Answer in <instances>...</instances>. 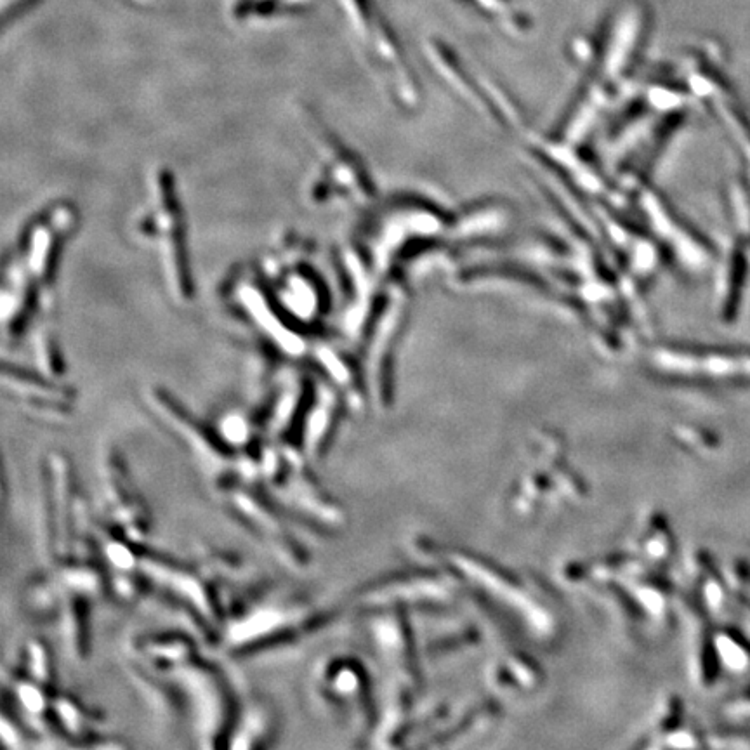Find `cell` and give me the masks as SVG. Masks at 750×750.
<instances>
[{
  "label": "cell",
  "mask_w": 750,
  "mask_h": 750,
  "mask_svg": "<svg viewBox=\"0 0 750 750\" xmlns=\"http://www.w3.org/2000/svg\"><path fill=\"white\" fill-rule=\"evenodd\" d=\"M77 221L72 204L47 207L27 224L9 257L2 282V327L13 343L49 320L61 252Z\"/></svg>",
  "instance_id": "obj_1"
},
{
  "label": "cell",
  "mask_w": 750,
  "mask_h": 750,
  "mask_svg": "<svg viewBox=\"0 0 750 750\" xmlns=\"http://www.w3.org/2000/svg\"><path fill=\"white\" fill-rule=\"evenodd\" d=\"M152 674L164 679L176 707L186 712L200 747L228 745L238 709L230 683L218 665L195 657L171 671Z\"/></svg>",
  "instance_id": "obj_2"
},
{
  "label": "cell",
  "mask_w": 750,
  "mask_h": 750,
  "mask_svg": "<svg viewBox=\"0 0 750 750\" xmlns=\"http://www.w3.org/2000/svg\"><path fill=\"white\" fill-rule=\"evenodd\" d=\"M223 297L231 315L268 353L283 360L310 355L313 341L308 329L283 310L261 275L238 268L224 283Z\"/></svg>",
  "instance_id": "obj_3"
},
{
  "label": "cell",
  "mask_w": 750,
  "mask_h": 750,
  "mask_svg": "<svg viewBox=\"0 0 750 750\" xmlns=\"http://www.w3.org/2000/svg\"><path fill=\"white\" fill-rule=\"evenodd\" d=\"M141 237L150 240L164 273L165 285L178 304L193 299V273L186 242L185 214L179 202L176 181L169 169H157L150 179V197L143 218L139 219Z\"/></svg>",
  "instance_id": "obj_4"
},
{
  "label": "cell",
  "mask_w": 750,
  "mask_h": 750,
  "mask_svg": "<svg viewBox=\"0 0 750 750\" xmlns=\"http://www.w3.org/2000/svg\"><path fill=\"white\" fill-rule=\"evenodd\" d=\"M310 242L287 237L263 261V277L278 304L304 329L322 323L330 308V294L311 264Z\"/></svg>",
  "instance_id": "obj_5"
},
{
  "label": "cell",
  "mask_w": 750,
  "mask_h": 750,
  "mask_svg": "<svg viewBox=\"0 0 750 750\" xmlns=\"http://www.w3.org/2000/svg\"><path fill=\"white\" fill-rule=\"evenodd\" d=\"M224 506L256 539L261 540L282 565L303 570L308 551L283 523L280 507L266 492L238 478L235 469L212 480Z\"/></svg>",
  "instance_id": "obj_6"
},
{
  "label": "cell",
  "mask_w": 750,
  "mask_h": 750,
  "mask_svg": "<svg viewBox=\"0 0 750 750\" xmlns=\"http://www.w3.org/2000/svg\"><path fill=\"white\" fill-rule=\"evenodd\" d=\"M320 622L304 599L256 598L224 620L221 641L233 652H249L280 643Z\"/></svg>",
  "instance_id": "obj_7"
},
{
  "label": "cell",
  "mask_w": 750,
  "mask_h": 750,
  "mask_svg": "<svg viewBox=\"0 0 750 750\" xmlns=\"http://www.w3.org/2000/svg\"><path fill=\"white\" fill-rule=\"evenodd\" d=\"M86 521L84 507L75 494L70 464L63 455H49L42 504V539L47 558L56 565L72 560L91 533V528H82Z\"/></svg>",
  "instance_id": "obj_8"
},
{
  "label": "cell",
  "mask_w": 750,
  "mask_h": 750,
  "mask_svg": "<svg viewBox=\"0 0 750 750\" xmlns=\"http://www.w3.org/2000/svg\"><path fill=\"white\" fill-rule=\"evenodd\" d=\"M306 125L310 129L318 167L311 197L318 204H327L330 200H343L355 205L370 202L374 197V186L358 158L322 124H318V120L310 119Z\"/></svg>",
  "instance_id": "obj_9"
},
{
  "label": "cell",
  "mask_w": 750,
  "mask_h": 750,
  "mask_svg": "<svg viewBox=\"0 0 750 750\" xmlns=\"http://www.w3.org/2000/svg\"><path fill=\"white\" fill-rule=\"evenodd\" d=\"M145 402L164 428L195 457L198 466L212 474V480L233 469V452L224 447L214 428L198 421L174 396L152 386L145 393Z\"/></svg>",
  "instance_id": "obj_10"
},
{
  "label": "cell",
  "mask_w": 750,
  "mask_h": 750,
  "mask_svg": "<svg viewBox=\"0 0 750 750\" xmlns=\"http://www.w3.org/2000/svg\"><path fill=\"white\" fill-rule=\"evenodd\" d=\"M344 6L365 51L391 94L400 105L414 108L419 101V91L415 89L414 79L398 51L393 35L384 21L374 13L370 0H344Z\"/></svg>",
  "instance_id": "obj_11"
},
{
  "label": "cell",
  "mask_w": 750,
  "mask_h": 750,
  "mask_svg": "<svg viewBox=\"0 0 750 750\" xmlns=\"http://www.w3.org/2000/svg\"><path fill=\"white\" fill-rule=\"evenodd\" d=\"M99 471L110 525L125 539L143 546L150 532V514L120 455L115 450H106Z\"/></svg>",
  "instance_id": "obj_12"
},
{
  "label": "cell",
  "mask_w": 750,
  "mask_h": 750,
  "mask_svg": "<svg viewBox=\"0 0 750 750\" xmlns=\"http://www.w3.org/2000/svg\"><path fill=\"white\" fill-rule=\"evenodd\" d=\"M2 386L6 395L44 421L60 422L70 419L75 405V391L60 379L44 372L20 367L16 363L4 362Z\"/></svg>",
  "instance_id": "obj_13"
},
{
  "label": "cell",
  "mask_w": 750,
  "mask_h": 750,
  "mask_svg": "<svg viewBox=\"0 0 750 750\" xmlns=\"http://www.w3.org/2000/svg\"><path fill=\"white\" fill-rule=\"evenodd\" d=\"M405 308L407 303L402 285L395 283L389 290V296L379 306L374 322L367 332V336H370L367 348V374L372 381V388H375V395L382 402L388 396L389 360L391 351L395 348L398 330L405 320Z\"/></svg>",
  "instance_id": "obj_14"
},
{
  "label": "cell",
  "mask_w": 750,
  "mask_h": 750,
  "mask_svg": "<svg viewBox=\"0 0 750 750\" xmlns=\"http://www.w3.org/2000/svg\"><path fill=\"white\" fill-rule=\"evenodd\" d=\"M315 393V381L303 374H289L270 403L264 407L263 414L257 419L259 429L264 438L270 441H280L289 436L294 429L303 426L304 415L310 407L311 398Z\"/></svg>",
  "instance_id": "obj_15"
},
{
  "label": "cell",
  "mask_w": 750,
  "mask_h": 750,
  "mask_svg": "<svg viewBox=\"0 0 750 750\" xmlns=\"http://www.w3.org/2000/svg\"><path fill=\"white\" fill-rule=\"evenodd\" d=\"M341 393L330 382H315V393L301 426L303 452L308 461H320L336 431Z\"/></svg>",
  "instance_id": "obj_16"
},
{
  "label": "cell",
  "mask_w": 750,
  "mask_h": 750,
  "mask_svg": "<svg viewBox=\"0 0 750 750\" xmlns=\"http://www.w3.org/2000/svg\"><path fill=\"white\" fill-rule=\"evenodd\" d=\"M131 652L136 657V667L157 674L171 671L198 657L197 641L183 632H155L141 636L132 643Z\"/></svg>",
  "instance_id": "obj_17"
},
{
  "label": "cell",
  "mask_w": 750,
  "mask_h": 750,
  "mask_svg": "<svg viewBox=\"0 0 750 750\" xmlns=\"http://www.w3.org/2000/svg\"><path fill=\"white\" fill-rule=\"evenodd\" d=\"M311 358L318 370L327 377L334 388L349 402H360V382L348 349L330 339H315L311 346Z\"/></svg>",
  "instance_id": "obj_18"
},
{
  "label": "cell",
  "mask_w": 750,
  "mask_h": 750,
  "mask_svg": "<svg viewBox=\"0 0 750 750\" xmlns=\"http://www.w3.org/2000/svg\"><path fill=\"white\" fill-rule=\"evenodd\" d=\"M355 665L344 658H330L315 671L316 697L322 698L332 711H346V705L360 698V681Z\"/></svg>",
  "instance_id": "obj_19"
},
{
  "label": "cell",
  "mask_w": 750,
  "mask_h": 750,
  "mask_svg": "<svg viewBox=\"0 0 750 750\" xmlns=\"http://www.w3.org/2000/svg\"><path fill=\"white\" fill-rule=\"evenodd\" d=\"M61 599L60 620L61 639L66 648L68 657L73 660H86L91 652V627H89V612L91 599L75 596V594L63 593Z\"/></svg>",
  "instance_id": "obj_20"
},
{
  "label": "cell",
  "mask_w": 750,
  "mask_h": 750,
  "mask_svg": "<svg viewBox=\"0 0 750 750\" xmlns=\"http://www.w3.org/2000/svg\"><path fill=\"white\" fill-rule=\"evenodd\" d=\"M277 733V716L266 702H250L238 711L226 747L231 749H261L270 745Z\"/></svg>",
  "instance_id": "obj_21"
},
{
  "label": "cell",
  "mask_w": 750,
  "mask_h": 750,
  "mask_svg": "<svg viewBox=\"0 0 750 750\" xmlns=\"http://www.w3.org/2000/svg\"><path fill=\"white\" fill-rule=\"evenodd\" d=\"M257 428H259L257 419H252L242 410L233 408L219 415L214 431L218 433L219 440L223 441L224 447L231 452L233 450L247 452L256 443Z\"/></svg>",
  "instance_id": "obj_22"
},
{
  "label": "cell",
  "mask_w": 750,
  "mask_h": 750,
  "mask_svg": "<svg viewBox=\"0 0 750 750\" xmlns=\"http://www.w3.org/2000/svg\"><path fill=\"white\" fill-rule=\"evenodd\" d=\"M13 672L35 679V681L44 683V685L53 686L54 671L51 653L47 652L46 646L39 641H30L25 646V650L21 652L18 667L13 669Z\"/></svg>",
  "instance_id": "obj_23"
},
{
  "label": "cell",
  "mask_w": 750,
  "mask_h": 750,
  "mask_svg": "<svg viewBox=\"0 0 750 750\" xmlns=\"http://www.w3.org/2000/svg\"><path fill=\"white\" fill-rule=\"evenodd\" d=\"M273 9V0H238L235 4L237 18H252V16H268Z\"/></svg>",
  "instance_id": "obj_24"
},
{
  "label": "cell",
  "mask_w": 750,
  "mask_h": 750,
  "mask_svg": "<svg viewBox=\"0 0 750 750\" xmlns=\"http://www.w3.org/2000/svg\"><path fill=\"white\" fill-rule=\"evenodd\" d=\"M315 0H273V9L271 14H290L297 13V11H303L313 4Z\"/></svg>",
  "instance_id": "obj_25"
},
{
  "label": "cell",
  "mask_w": 750,
  "mask_h": 750,
  "mask_svg": "<svg viewBox=\"0 0 750 750\" xmlns=\"http://www.w3.org/2000/svg\"><path fill=\"white\" fill-rule=\"evenodd\" d=\"M33 2V0H2V14H4V20H7L11 14H16L21 9Z\"/></svg>",
  "instance_id": "obj_26"
}]
</instances>
